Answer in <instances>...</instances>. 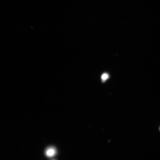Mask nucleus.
<instances>
[{"label":"nucleus","mask_w":160,"mask_h":160,"mask_svg":"<svg viewBox=\"0 0 160 160\" xmlns=\"http://www.w3.org/2000/svg\"><path fill=\"white\" fill-rule=\"evenodd\" d=\"M56 151L55 148L50 147L47 149L46 151V155L49 157L53 156L55 154Z\"/></svg>","instance_id":"obj_1"},{"label":"nucleus","mask_w":160,"mask_h":160,"mask_svg":"<svg viewBox=\"0 0 160 160\" xmlns=\"http://www.w3.org/2000/svg\"><path fill=\"white\" fill-rule=\"evenodd\" d=\"M109 77L108 75L106 73H103L101 76V79L103 81H105Z\"/></svg>","instance_id":"obj_2"}]
</instances>
